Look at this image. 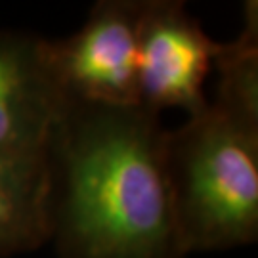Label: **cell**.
<instances>
[{
    "mask_svg": "<svg viewBox=\"0 0 258 258\" xmlns=\"http://www.w3.org/2000/svg\"><path fill=\"white\" fill-rule=\"evenodd\" d=\"M50 239V174L44 151L0 149V258Z\"/></svg>",
    "mask_w": 258,
    "mask_h": 258,
    "instance_id": "obj_6",
    "label": "cell"
},
{
    "mask_svg": "<svg viewBox=\"0 0 258 258\" xmlns=\"http://www.w3.org/2000/svg\"><path fill=\"white\" fill-rule=\"evenodd\" d=\"M220 42L212 40L180 0H146L138 35V105L189 117L207 107L203 86Z\"/></svg>",
    "mask_w": 258,
    "mask_h": 258,
    "instance_id": "obj_4",
    "label": "cell"
},
{
    "mask_svg": "<svg viewBox=\"0 0 258 258\" xmlns=\"http://www.w3.org/2000/svg\"><path fill=\"white\" fill-rule=\"evenodd\" d=\"M146 0H100L83 27L42 38V63L63 102L138 105V35Z\"/></svg>",
    "mask_w": 258,
    "mask_h": 258,
    "instance_id": "obj_3",
    "label": "cell"
},
{
    "mask_svg": "<svg viewBox=\"0 0 258 258\" xmlns=\"http://www.w3.org/2000/svg\"><path fill=\"white\" fill-rule=\"evenodd\" d=\"M61 103L42 63V37L0 29V149L44 151Z\"/></svg>",
    "mask_w": 258,
    "mask_h": 258,
    "instance_id": "obj_5",
    "label": "cell"
},
{
    "mask_svg": "<svg viewBox=\"0 0 258 258\" xmlns=\"http://www.w3.org/2000/svg\"><path fill=\"white\" fill-rule=\"evenodd\" d=\"M161 115L63 102L46 144L50 239L59 258H185Z\"/></svg>",
    "mask_w": 258,
    "mask_h": 258,
    "instance_id": "obj_1",
    "label": "cell"
},
{
    "mask_svg": "<svg viewBox=\"0 0 258 258\" xmlns=\"http://www.w3.org/2000/svg\"><path fill=\"white\" fill-rule=\"evenodd\" d=\"M166 180L185 254L258 237V115L209 100L165 134Z\"/></svg>",
    "mask_w": 258,
    "mask_h": 258,
    "instance_id": "obj_2",
    "label": "cell"
}]
</instances>
